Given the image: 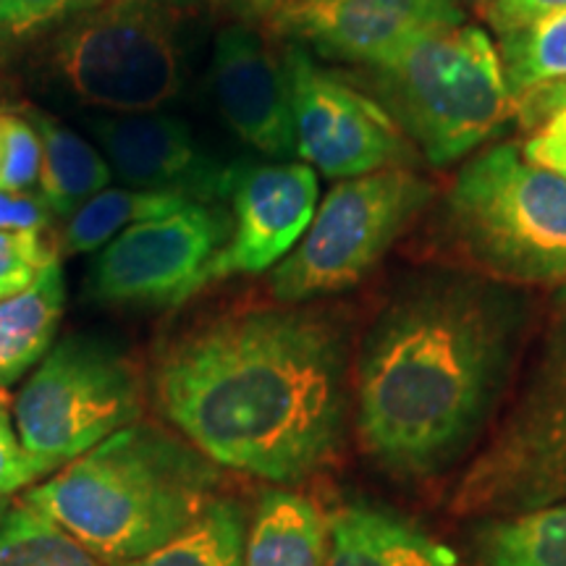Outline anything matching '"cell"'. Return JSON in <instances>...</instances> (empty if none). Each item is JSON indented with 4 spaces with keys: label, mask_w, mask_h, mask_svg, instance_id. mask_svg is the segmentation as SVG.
I'll return each mask as SVG.
<instances>
[{
    "label": "cell",
    "mask_w": 566,
    "mask_h": 566,
    "mask_svg": "<svg viewBox=\"0 0 566 566\" xmlns=\"http://www.w3.org/2000/svg\"><path fill=\"white\" fill-rule=\"evenodd\" d=\"M145 388L132 359L95 336H69L45 354L13 405L19 441L53 472L139 422Z\"/></svg>",
    "instance_id": "9"
},
{
    "label": "cell",
    "mask_w": 566,
    "mask_h": 566,
    "mask_svg": "<svg viewBox=\"0 0 566 566\" xmlns=\"http://www.w3.org/2000/svg\"><path fill=\"white\" fill-rule=\"evenodd\" d=\"M90 132L113 179H122L124 187L208 205L229 197L237 166L212 163L179 116L163 111L105 113L92 118Z\"/></svg>",
    "instance_id": "14"
},
{
    "label": "cell",
    "mask_w": 566,
    "mask_h": 566,
    "mask_svg": "<svg viewBox=\"0 0 566 566\" xmlns=\"http://www.w3.org/2000/svg\"><path fill=\"white\" fill-rule=\"evenodd\" d=\"M483 566H566V501L516 514L480 537Z\"/></svg>",
    "instance_id": "23"
},
{
    "label": "cell",
    "mask_w": 566,
    "mask_h": 566,
    "mask_svg": "<svg viewBox=\"0 0 566 566\" xmlns=\"http://www.w3.org/2000/svg\"><path fill=\"white\" fill-rule=\"evenodd\" d=\"M430 197L433 187L412 168L334 184L304 237L271 271V296L279 304H310L354 289L391 252Z\"/></svg>",
    "instance_id": "8"
},
{
    "label": "cell",
    "mask_w": 566,
    "mask_h": 566,
    "mask_svg": "<svg viewBox=\"0 0 566 566\" xmlns=\"http://www.w3.org/2000/svg\"><path fill=\"white\" fill-rule=\"evenodd\" d=\"M53 212L38 192H9L0 189V231H45Z\"/></svg>",
    "instance_id": "31"
},
{
    "label": "cell",
    "mask_w": 566,
    "mask_h": 566,
    "mask_svg": "<svg viewBox=\"0 0 566 566\" xmlns=\"http://www.w3.org/2000/svg\"><path fill=\"white\" fill-rule=\"evenodd\" d=\"M59 260L61 244H53L45 231H0V302L30 289Z\"/></svg>",
    "instance_id": "25"
},
{
    "label": "cell",
    "mask_w": 566,
    "mask_h": 566,
    "mask_svg": "<svg viewBox=\"0 0 566 566\" xmlns=\"http://www.w3.org/2000/svg\"><path fill=\"white\" fill-rule=\"evenodd\" d=\"M292 87L296 155L328 179L412 168V145L375 97L323 69L300 45L283 48Z\"/></svg>",
    "instance_id": "10"
},
{
    "label": "cell",
    "mask_w": 566,
    "mask_h": 566,
    "mask_svg": "<svg viewBox=\"0 0 566 566\" xmlns=\"http://www.w3.org/2000/svg\"><path fill=\"white\" fill-rule=\"evenodd\" d=\"M0 566H105L30 501L0 504Z\"/></svg>",
    "instance_id": "22"
},
{
    "label": "cell",
    "mask_w": 566,
    "mask_h": 566,
    "mask_svg": "<svg viewBox=\"0 0 566 566\" xmlns=\"http://www.w3.org/2000/svg\"><path fill=\"white\" fill-rule=\"evenodd\" d=\"M105 0H0V42H21Z\"/></svg>",
    "instance_id": "27"
},
{
    "label": "cell",
    "mask_w": 566,
    "mask_h": 566,
    "mask_svg": "<svg viewBox=\"0 0 566 566\" xmlns=\"http://www.w3.org/2000/svg\"><path fill=\"white\" fill-rule=\"evenodd\" d=\"M210 84L226 126L244 145L271 158L296 155L292 87L271 34L247 21L226 24L212 42Z\"/></svg>",
    "instance_id": "15"
},
{
    "label": "cell",
    "mask_w": 566,
    "mask_h": 566,
    "mask_svg": "<svg viewBox=\"0 0 566 566\" xmlns=\"http://www.w3.org/2000/svg\"><path fill=\"white\" fill-rule=\"evenodd\" d=\"M53 470L40 459H34L19 441L17 424L9 409L0 407V499L19 493L21 488L51 478Z\"/></svg>",
    "instance_id": "28"
},
{
    "label": "cell",
    "mask_w": 566,
    "mask_h": 566,
    "mask_svg": "<svg viewBox=\"0 0 566 566\" xmlns=\"http://www.w3.org/2000/svg\"><path fill=\"white\" fill-rule=\"evenodd\" d=\"M566 499V283L535 363L454 493L459 514H525Z\"/></svg>",
    "instance_id": "7"
},
{
    "label": "cell",
    "mask_w": 566,
    "mask_h": 566,
    "mask_svg": "<svg viewBox=\"0 0 566 566\" xmlns=\"http://www.w3.org/2000/svg\"><path fill=\"white\" fill-rule=\"evenodd\" d=\"M367 74L378 103L433 166L467 158L514 118L499 45L480 27L424 32Z\"/></svg>",
    "instance_id": "4"
},
{
    "label": "cell",
    "mask_w": 566,
    "mask_h": 566,
    "mask_svg": "<svg viewBox=\"0 0 566 566\" xmlns=\"http://www.w3.org/2000/svg\"><path fill=\"white\" fill-rule=\"evenodd\" d=\"M40 163L42 145L30 118L0 111V189L32 192L40 179Z\"/></svg>",
    "instance_id": "26"
},
{
    "label": "cell",
    "mask_w": 566,
    "mask_h": 566,
    "mask_svg": "<svg viewBox=\"0 0 566 566\" xmlns=\"http://www.w3.org/2000/svg\"><path fill=\"white\" fill-rule=\"evenodd\" d=\"M454 3L462 6V9H464V6H480V11H483L488 3H493V0H454Z\"/></svg>",
    "instance_id": "33"
},
{
    "label": "cell",
    "mask_w": 566,
    "mask_h": 566,
    "mask_svg": "<svg viewBox=\"0 0 566 566\" xmlns=\"http://www.w3.org/2000/svg\"><path fill=\"white\" fill-rule=\"evenodd\" d=\"M325 514L292 491H268L247 530L244 566H328Z\"/></svg>",
    "instance_id": "17"
},
{
    "label": "cell",
    "mask_w": 566,
    "mask_h": 566,
    "mask_svg": "<svg viewBox=\"0 0 566 566\" xmlns=\"http://www.w3.org/2000/svg\"><path fill=\"white\" fill-rule=\"evenodd\" d=\"M558 111H566V80L530 90L514 103V118L522 124V129L530 132Z\"/></svg>",
    "instance_id": "32"
},
{
    "label": "cell",
    "mask_w": 566,
    "mask_h": 566,
    "mask_svg": "<svg viewBox=\"0 0 566 566\" xmlns=\"http://www.w3.org/2000/svg\"><path fill=\"white\" fill-rule=\"evenodd\" d=\"M187 202L195 200H187L181 195L147 192V189L108 187L84 202L74 216L66 218L61 250L66 254L97 252L122 231L142 221H153V218L176 212Z\"/></svg>",
    "instance_id": "20"
},
{
    "label": "cell",
    "mask_w": 566,
    "mask_h": 566,
    "mask_svg": "<svg viewBox=\"0 0 566 566\" xmlns=\"http://www.w3.org/2000/svg\"><path fill=\"white\" fill-rule=\"evenodd\" d=\"M346 336L307 304L247 307L174 338L153 373L155 405L212 464L296 483L342 446Z\"/></svg>",
    "instance_id": "1"
},
{
    "label": "cell",
    "mask_w": 566,
    "mask_h": 566,
    "mask_svg": "<svg viewBox=\"0 0 566 566\" xmlns=\"http://www.w3.org/2000/svg\"><path fill=\"white\" fill-rule=\"evenodd\" d=\"M250 24L310 55L375 69L430 30L464 24L454 0H231Z\"/></svg>",
    "instance_id": "12"
},
{
    "label": "cell",
    "mask_w": 566,
    "mask_h": 566,
    "mask_svg": "<svg viewBox=\"0 0 566 566\" xmlns=\"http://www.w3.org/2000/svg\"><path fill=\"white\" fill-rule=\"evenodd\" d=\"M328 530V566H457L449 548L384 509L342 506Z\"/></svg>",
    "instance_id": "16"
},
{
    "label": "cell",
    "mask_w": 566,
    "mask_h": 566,
    "mask_svg": "<svg viewBox=\"0 0 566 566\" xmlns=\"http://www.w3.org/2000/svg\"><path fill=\"white\" fill-rule=\"evenodd\" d=\"M501 66L514 103L530 90L566 80V11H556L499 42Z\"/></svg>",
    "instance_id": "24"
},
{
    "label": "cell",
    "mask_w": 566,
    "mask_h": 566,
    "mask_svg": "<svg viewBox=\"0 0 566 566\" xmlns=\"http://www.w3.org/2000/svg\"><path fill=\"white\" fill-rule=\"evenodd\" d=\"M66 307L63 265H48L30 289L0 302V388L24 378L53 349Z\"/></svg>",
    "instance_id": "18"
},
{
    "label": "cell",
    "mask_w": 566,
    "mask_h": 566,
    "mask_svg": "<svg viewBox=\"0 0 566 566\" xmlns=\"http://www.w3.org/2000/svg\"><path fill=\"white\" fill-rule=\"evenodd\" d=\"M522 150L537 166L566 179V111H558L541 126H535Z\"/></svg>",
    "instance_id": "30"
},
{
    "label": "cell",
    "mask_w": 566,
    "mask_h": 566,
    "mask_svg": "<svg viewBox=\"0 0 566 566\" xmlns=\"http://www.w3.org/2000/svg\"><path fill=\"white\" fill-rule=\"evenodd\" d=\"M317 197L321 181L307 163L233 168L229 239L208 268V283L273 271L307 231Z\"/></svg>",
    "instance_id": "13"
},
{
    "label": "cell",
    "mask_w": 566,
    "mask_h": 566,
    "mask_svg": "<svg viewBox=\"0 0 566 566\" xmlns=\"http://www.w3.org/2000/svg\"><path fill=\"white\" fill-rule=\"evenodd\" d=\"M216 205L187 202L168 216L142 221L97 250L90 294L108 304L176 307L208 286V268L229 239Z\"/></svg>",
    "instance_id": "11"
},
{
    "label": "cell",
    "mask_w": 566,
    "mask_h": 566,
    "mask_svg": "<svg viewBox=\"0 0 566 566\" xmlns=\"http://www.w3.org/2000/svg\"><path fill=\"white\" fill-rule=\"evenodd\" d=\"M218 464L150 422H134L27 491L101 562L118 566L166 546L218 499Z\"/></svg>",
    "instance_id": "3"
},
{
    "label": "cell",
    "mask_w": 566,
    "mask_h": 566,
    "mask_svg": "<svg viewBox=\"0 0 566 566\" xmlns=\"http://www.w3.org/2000/svg\"><path fill=\"white\" fill-rule=\"evenodd\" d=\"M446 229L488 279L566 283V179L512 142L464 163L446 195Z\"/></svg>",
    "instance_id": "5"
},
{
    "label": "cell",
    "mask_w": 566,
    "mask_h": 566,
    "mask_svg": "<svg viewBox=\"0 0 566 566\" xmlns=\"http://www.w3.org/2000/svg\"><path fill=\"white\" fill-rule=\"evenodd\" d=\"M530 300L475 271H428L396 289L367 331L357 430L399 478L446 470L475 443L525 338Z\"/></svg>",
    "instance_id": "2"
},
{
    "label": "cell",
    "mask_w": 566,
    "mask_h": 566,
    "mask_svg": "<svg viewBox=\"0 0 566 566\" xmlns=\"http://www.w3.org/2000/svg\"><path fill=\"white\" fill-rule=\"evenodd\" d=\"M247 512L237 499L218 495L166 546L118 566H244Z\"/></svg>",
    "instance_id": "21"
},
{
    "label": "cell",
    "mask_w": 566,
    "mask_h": 566,
    "mask_svg": "<svg viewBox=\"0 0 566 566\" xmlns=\"http://www.w3.org/2000/svg\"><path fill=\"white\" fill-rule=\"evenodd\" d=\"M42 145L38 195L53 218H71L84 202L111 187L113 171L97 145H92L42 111L27 113Z\"/></svg>",
    "instance_id": "19"
},
{
    "label": "cell",
    "mask_w": 566,
    "mask_h": 566,
    "mask_svg": "<svg viewBox=\"0 0 566 566\" xmlns=\"http://www.w3.org/2000/svg\"><path fill=\"white\" fill-rule=\"evenodd\" d=\"M556 11H566V0H493L483 9V17L499 38H506Z\"/></svg>",
    "instance_id": "29"
},
{
    "label": "cell",
    "mask_w": 566,
    "mask_h": 566,
    "mask_svg": "<svg viewBox=\"0 0 566 566\" xmlns=\"http://www.w3.org/2000/svg\"><path fill=\"white\" fill-rule=\"evenodd\" d=\"M51 69L76 101L103 113L160 111L187 76L179 0H105L69 19Z\"/></svg>",
    "instance_id": "6"
}]
</instances>
